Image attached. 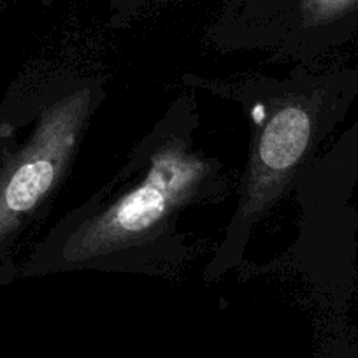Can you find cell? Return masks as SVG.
I'll return each instance as SVG.
<instances>
[{
    "label": "cell",
    "instance_id": "cell-3",
    "mask_svg": "<svg viewBox=\"0 0 358 358\" xmlns=\"http://www.w3.org/2000/svg\"><path fill=\"white\" fill-rule=\"evenodd\" d=\"M311 136L313 115L304 102H287L271 116L251 157L241 216L251 218L283 192L304 158Z\"/></svg>",
    "mask_w": 358,
    "mask_h": 358
},
{
    "label": "cell",
    "instance_id": "cell-4",
    "mask_svg": "<svg viewBox=\"0 0 358 358\" xmlns=\"http://www.w3.org/2000/svg\"><path fill=\"white\" fill-rule=\"evenodd\" d=\"M358 4V0H302V18L308 25H320L339 18Z\"/></svg>",
    "mask_w": 358,
    "mask_h": 358
},
{
    "label": "cell",
    "instance_id": "cell-2",
    "mask_svg": "<svg viewBox=\"0 0 358 358\" xmlns=\"http://www.w3.org/2000/svg\"><path fill=\"white\" fill-rule=\"evenodd\" d=\"M92 95L79 90L41 116L30 141L0 172V241L53 188L78 144Z\"/></svg>",
    "mask_w": 358,
    "mask_h": 358
},
{
    "label": "cell",
    "instance_id": "cell-1",
    "mask_svg": "<svg viewBox=\"0 0 358 358\" xmlns=\"http://www.w3.org/2000/svg\"><path fill=\"white\" fill-rule=\"evenodd\" d=\"M209 174V165L183 144L162 148L139 185L79 227L64 248L76 264L122 250L150 236L174 209L185 204Z\"/></svg>",
    "mask_w": 358,
    "mask_h": 358
}]
</instances>
